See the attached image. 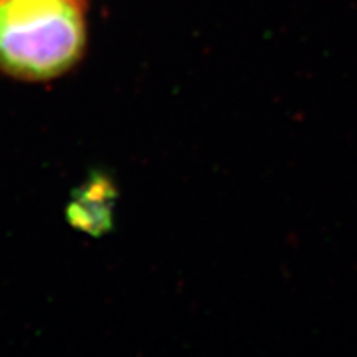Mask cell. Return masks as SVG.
Returning <instances> with one entry per match:
<instances>
[{
  "label": "cell",
  "instance_id": "obj_1",
  "mask_svg": "<svg viewBox=\"0 0 357 357\" xmlns=\"http://www.w3.org/2000/svg\"><path fill=\"white\" fill-rule=\"evenodd\" d=\"M84 45L78 0H0V68L48 79L77 63Z\"/></svg>",
  "mask_w": 357,
  "mask_h": 357
}]
</instances>
